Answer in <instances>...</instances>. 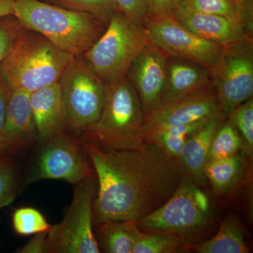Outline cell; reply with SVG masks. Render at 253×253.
I'll use <instances>...</instances> for the list:
<instances>
[{
	"label": "cell",
	"mask_w": 253,
	"mask_h": 253,
	"mask_svg": "<svg viewBox=\"0 0 253 253\" xmlns=\"http://www.w3.org/2000/svg\"><path fill=\"white\" fill-rule=\"evenodd\" d=\"M145 118L139 96L126 78L106 84L101 116L94 126L81 133L79 139L104 149H139L145 143Z\"/></svg>",
	"instance_id": "3957f363"
},
{
	"label": "cell",
	"mask_w": 253,
	"mask_h": 253,
	"mask_svg": "<svg viewBox=\"0 0 253 253\" xmlns=\"http://www.w3.org/2000/svg\"><path fill=\"white\" fill-rule=\"evenodd\" d=\"M48 231L35 234L33 239L18 249V253H44Z\"/></svg>",
	"instance_id": "d6a6232c"
},
{
	"label": "cell",
	"mask_w": 253,
	"mask_h": 253,
	"mask_svg": "<svg viewBox=\"0 0 253 253\" xmlns=\"http://www.w3.org/2000/svg\"><path fill=\"white\" fill-rule=\"evenodd\" d=\"M38 141V132L31 106V92L13 89L6 104L4 126L0 143L5 154L30 147Z\"/></svg>",
	"instance_id": "9a60e30c"
},
{
	"label": "cell",
	"mask_w": 253,
	"mask_h": 253,
	"mask_svg": "<svg viewBox=\"0 0 253 253\" xmlns=\"http://www.w3.org/2000/svg\"><path fill=\"white\" fill-rule=\"evenodd\" d=\"M181 0H149L151 19L172 16Z\"/></svg>",
	"instance_id": "1f68e13d"
},
{
	"label": "cell",
	"mask_w": 253,
	"mask_h": 253,
	"mask_svg": "<svg viewBox=\"0 0 253 253\" xmlns=\"http://www.w3.org/2000/svg\"><path fill=\"white\" fill-rule=\"evenodd\" d=\"M81 143L98 179L93 216L99 222L140 221L166 204L188 176L179 160L152 141L136 150Z\"/></svg>",
	"instance_id": "6da1fadb"
},
{
	"label": "cell",
	"mask_w": 253,
	"mask_h": 253,
	"mask_svg": "<svg viewBox=\"0 0 253 253\" xmlns=\"http://www.w3.org/2000/svg\"><path fill=\"white\" fill-rule=\"evenodd\" d=\"M11 89L0 76V135L4 126L6 104Z\"/></svg>",
	"instance_id": "836d02e7"
},
{
	"label": "cell",
	"mask_w": 253,
	"mask_h": 253,
	"mask_svg": "<svg viewBox=\"0 0 253 253\" xmlns=\"http://www.w3.org/2000/svg\"><path fill=\"white\" fill-rule=\"evenodd\" d=\"M14 15V0H0V17Z\"/></svg>",
	"instance_id": "e575fe53"
},
{
	"label": "cell",
	"mask_w": 253,
	"mask_h": 253,
	"mask_svg": "<svg viewBox=\"0 0 253 253\" xmlns=\"http://www.w3.org/2000/svg\"><path fill=\"white\" fill-rule=\"evenodd\" d=\"M59 83L68 129L81 134L99 119L106 84L93 72L83 56L73 57Z\"/></svg>",
	"instance_id": "8992f818"
},
{
	"label": "cell",
	"mask_w": 253,
	"mask_h": 253,
	"mask_svg": "<svg viewBox=\"0 0 253 253\" xmlns=\"http://www.w3.org/2000/svg\"><path fill=\"white\" fill-rule=\"evenodd\" d=\"M226 118L224 115L220 114L210 120L189 136L183 148L179 161L186 175L196 185L204 186L206 184L204 169L208 161L211 142Z\"/></svg>",
	"instance_id": "ac0fdd59"
},
{
	"label": "cell",
	"mask_w": 253,
	"mask_h": 253,
	"mask_svg": "<svg viewBox=\"0 0 253 253\" xmlns=\"http://www.w3.org/2000/svg\"><path fill=\"white\" fill-rule=\"evenodd\" d=\"M146 28L150 42L168 56L189 60L208 70L217 63L224 46L197 36L172 16L151 19Z\"/></svg>",
	"instance_id": "8fae6325"
},
{
	"label": "cell",
	"mask_w": 253,
	"mask_h": 253,
	"mask_svg": "<svg viewBox=\"0 0 253 253\" xmlns=\"http://www.w3.org/2000/svg\"><path fill=\"white\" fill-rule=\"evenodd\" d=\"M5 154V151L4 149V146H2V144L0 143V158L2 157Z\"/></svg>",
	"instance_id": "8d00e7d4"
},
{
	"label": "cell",
	"mask_w": 253,
	"mask_h": 253,
	"mask_svg": "<svg viewBox=\"0 0 253 253\" xmlns=\"http://www.w3.org/2000/svg\"><path fill=\"white\" fill-rule=\"evenodd\" d=\"M222 114L212 84L181 99L163 103L145 118L143 137L153 131L183 126Z\"/></svg>",
	"instance_id": "7c38bea8"
},
{
	"label": "cell",
	"mask_w": 253,
	"mask_h": 253,
	"mask_svg": "<svg viewBox=\"0 0 253 253\" xmlns=\"http://www.w3.org/2000/svg\"><path fill=\"white\" fill-rule=\"evenodd\" d=\"M12 225L18 235H35L38 233L50 230L51 226L38 210L31 207H23L13 212Z\"/></svg>",
	"instance_id": "4316f807"
},
{
	"label": "cell",
	"mask_w": 253,
	"mask_h": 253,
	"mask_svg": "<svg viewBox=\"0 0 253 253\" xmlns=\"http://www.w3.org/2000/svg\"><path fill=\"white\" fill-rule=\"evenodd\" d=\"M244 172V160L239 154L230 157L208 160L204 174L213 189L223 193L239 181Z\"/></svg>",
	"instance_id": "ffe728a7"
},
{
	"label": "cell",
	"mask_w": 253,
	"mask_h": 253,
	"mask_svg": "<svg viewBox=\"0 0 253 253\" xmlns=\"http://www.w3.org/2000/svg\"><path fill=\"white\" fill-rule=\"evenodd\" d=\"M99 239L104 252L132 253L141 234L136 221H109L101 222Z\"/></svg>",
	"instance_id": "d6986e66"
},
{
	"label": "cell",
	"mask_w": 253,
	"mask_h": 253,
	"mask_svg": "<svg viewBox=\"0 0 253 253\" xmlns=\"http://www.w3.org/2000/svg\"><path fill=\"white\" fill-rule=\"evenodd\" d=\"M27 31L14 15L0 17V63L9 56Z\"/></svg>",
	"instance_id": "f1b7e54d"
},
{
	"label": "cell",
	"mask_w": 253,
	"mask_h": 253,
	"mask_svg": "<svg viewBox=\"0 0 253 253\" xmlns=\"http://www.w3.org/2000/svg\"><path fill=\"white\" fill-rule=\"evenodd\" d=\"M18 191V178L12 161L6 155L0 158V209L14 201Z\"/></svg>",
	"instance_id": "f546056e"
},
{
	"label": "cell",
	"mask_w": 253,
	"mask_h": 253,
	"mask_svg": "<svg viewBox=\"0 0 253 253\" xmlns=\"http://www.w3.org/2000/svg\"><path fill=\"white\" fill-rule=\"evenodd\" d=\"M73 57L45 37L28 30L0 63V76L11 90L31 93L58 83Z\"/></svg>",
	"instance_id": "277c9868"
},
{
	"label": "cell",
	"mask_w": 253,
	"mask_h": 253,
	"mask_svg": "<svg viewBox=\"0 0 253 253\" xmlns=\"http://www.w3.org/2000/svg\"><path fill=\"white\" fill-rule=\"evenodd\" d=\"M172 16L197 36L222 46L237 42L248 36H253V33L239 20L200 12L190 7L182 0Z\"/></svg>",
	"instance_id": "5bb4252c"
},
{
	"label": "cell",
	"mask_w": 253,
	"mask_h": 253,
	"mask_svg": "<svg viewBox=\"0 0 253 253\" xmlns=\"http://www.w3.org/2000/svg\"><path fill=\"white\" fill-rule=\"evenodd\" d=\"M73 11L87 13L97 18L105 24L117 12L116 0H42Z\"/></svg>",
	"instance_id": "484cf974"
},
{
	"label": "cell",
	"mask_w": 253,
	"mask_h": 253,
	"mask_svg": "<svg viewBox=\"0 0 253 253\" xmlns=\"http://www.w3.org/2000/svg\"><path fill=\"white\" fill-rule=\"evenodd\" d=\"M212 118L153 131L145 136L144 141L156 143L169 156L179 161L183 148L189 136Z\"/></svg>",
	"instance_id": "7402d4cb"
},
{
	"label": "cell",
	"mask_w": 253,
	"mask_h": 253,
	"mask_svg": "<svg viewBox=\"0 0 253 253\" xmlns=\"http://www.w3.org/2000/svg\"><path fill=\"white\" fill-rule=\"evenodd\" d=\"M243 149L239 131L230 118H226L213 136L208 160L230 157Z\"/></svg>",
	"instance_id": "cb8c5ba5"
},
{
	"label": "cell",
	"mask_w": 253,
	"mask_h": 253,
	"mask_svg": "<svg viewBox=\"0 0 253 253\" xmlns=\"http://www.w3.org/2000/svg\"><path fill=\"white\" fill-rule=\"evenodd\" d=\"M196 11L236 18L253 33V4H239L235 0H182Z\"/></svg>",
	"instance_id": "603a6c76"
},
{
	"label": "cell",
	"mask_w": 253,
	"mask_h": 253,
	"mask_svg": "<svg viewBox=\"0 0 253 253\" xmlns=\"http://www.w3.org/2000/svg\"><path fill=\"white\" fill-rule=\"evenodd\" d=\"M209 73L221 113L229 118L238 106L253 97V36L223 46Z\"/></svg>",
	"instance_id": "ba28073f"
},
{
	"label": "cell",
	"mask_w": 253,
	"mask_h": 253,
	"mask_svg": "<svg viewBox=\"0 0 253 253\" xmlns=\"http://www.w3.org/2000/svg\"><path fill=\"white\" fill-rule=\"evenodd\" d=\"M209 216L207 196L186 176L166 204L136 224L140 230L162 231L177 235L205 225Z\"/></svg>",
	"instance_id": "9c48e42d"
},
{
	"label": "cell",
	"mask_w": 253,
	"mask_h": 253,
	"mask_svg": "<svg viewBox=\"0 0 253 253\" xmlns=\"http://www.w3.org/2000/svg\"><path fill=\"white\" fill-rule=\"evenodd\" d=\"M229 118L239 131L243 141V149L252 155L253 150V99L240 105Z\"/></svg>",
	"instance_id": "83f0119b"
},
{
	"label": "cell",
	"mask_w": 253,
	"mask_h": 253,
	"mask_svg": "<svg viewBox=\"0 0 253 253\" xmlns=\"http://www.w3.org/2000/svg\"><path fill=\"white\" fill-rule=\"evenodd\" d=\"M211 84L208 68L189 60L169 56L161 104L199 92Z\"/></svg>",
	"instance_id": "e0dca14e"
},
{
	"label": "cell",
	"mask_w": 253,
	"mask_h": 253,
	"mask_svg": "<svg viewBox=\"0 0 253 253\" xmlns=\"http://www.w3.org/2000/svg\"><path fill=\"white\" fill-rule=\"evenodd\" d=\"M200 253H248L249 249L244 234L239 224L234 219H226L212 239L195 247Z\"/></svg>",
	"instance_id": "44dd1931"
},
{
	"label": "cell",
	"mask_w": 253,
	"mask_h": 253,
	"mask_svg": "<svg viewBox=\"0 0 253 253\" xmlns=\"http://www.w3.org/2000/svg\"><path fill=\"white\" fill-rule=\"evenodd\" d=\"M94 177L76 184L71 206L59 224L51 226L44 253H99L92 231Z\"/></svg>",
	"instance_id": "52a82bcc"
},
{
	"label": "cell",
	"mask_w": 253,
	"mask_h": 253,
	"mask_svg": "<svg viewBox=\"0 0 253 253\" xmlns=\"http://www.w3.org/2000/svg\"><path fill=\"white\" fill-rule=\"evenodd\" d=\"M14 10L26 29L40 33L58 49L74 56L86 53L107 27L92 15L42 0H14Z\"/></svg>",
	"instance_id": "7a4b0ae2"
},
{
	"label": "cell",
	"mask_w": 253,
	"mask_h": 253,
	"mask_svg": "<svg viewBox=\"0 0 253 253\" xmlns=\"http://www.w3.org/2000/svg\"><path fill=\"white\" fill-rule=\"evenodd\" d=\"M168 56L158 46L148 43L131 63L126 73V78L135 89L145 116L161 104Z\"/></svg>",
	"instance_id": "4fadbf2b"
},
{
	"label": "cell",
	"mask_w": 253,
	"mask_h": 253,
	"mask_svg": "<svg viewBox=\"0 0 253 253\" xmlns=\"http://www.w3.org/2000/svg\"><path fill=\"white\" fill-rule=\"evenodd\" d=\"M239 4L246 6V5L253 4V0H235Z\"/></svg>",
	"instance_id": "d590c367"
},
{
	"label": "cell",
	"mask_w": 253,
	"mask_h": 253,
	"mask_svg": "<svg viewBox=\"0 0 253 253\" xmlns=\"http://www.w3.org/2000/svg\"><path fill=\"white\" fill-rule=\"evenodd\" d=\"M149 42L146 26L118 11L102 36L83 56L101 81L112 84L126 78L131 63Z\"/></svg>",
	"instance_id": "5b68a950"
},
{
	"label": "cell",
	"mask_w": 253,
	"mask_h": 253,
	"mask_svg": "<svg viewBox=\"0 0 253 253\" xmlns=\"http://www.w3.org/2000/svg\"><path fill=\"white\" fill-rule=\"evenodd\" d=\"M42 144L26 184L59 179L76 185L94 177L81 140L70 135L67 131Z\"/></svg>",
	"instance_id": "30bf717a"
},
{
	"label": "cell",
	"mask_w": 253,
	"mask_h": 253,
	"mask_svg": "<svg viewBox=\"0 0 253 253\" xmlns=\"http://www.w3.org/2000/svg\"><path fill=\"white\" fill-rule=\"evenodd\" d=\"M141 231L132 253H176L184 241L179 236L157 231Z\"/></svg>",
	"instance_id": "d4e9b609"
},
{
	"label": "cell",
	"mask_w": 253,
	"mask_h": 253,
	"mask_svg": "<svg viewBox=\"0 0 253 253\" xmlns=\"http://www.w3.org/2000/svg\"><path fill=\"white\" fill-rule=\"evenodd\" d=\"M118 11L138 24L146 26L151 20L149 0H116Z\"/></svg>",
	"instance_id": "4dcf8cb0"
},
{
	"label": "cell",
	"mask_w": 253,
	"mask_h": 253,
	"mask_svg": "<svg viewBox=\"0 0 253 253\" xmlns=\"http://www.w3.org/2000/svg\"><path fill=\"white\" fill-rule=\"evenodd\" d=\"M31 106L38 142L42 144L67 131V118L59 82L31 92Z\"/></svg>",
	"instance_id": "2e32d148"
}]
</instances>
